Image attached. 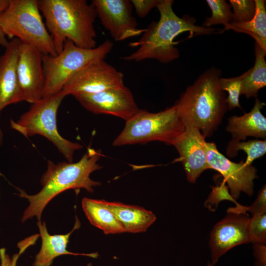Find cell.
Wrapping results in <instances>:
<instances>
[{
	"label": "cell",
	"instance_id": "26",
	"mask_svg": "<svg viewBox=\"0 0 266 266\" xmlns=\"http://www.w3.org/2000/svg\"><path fill=\"white\" fill-rule=\"evenodd\" d=\"M248 233L250 242L266 244V212L258 214L250 218Z\"/></svg>",
	"mask_w": 266,
	"mask_h": 266
},
{
	"label": "cell",
	"instance_id": "29",
	"mask_svg": "<svg viewBox=\"0 0 266 266\" xmlns=\"http://www.w3.org/2000/svg\"><path fill=\"white\" fill-rule=\"evenodd\" d=\"M249 212L253 216L266 212V187L265 185L260 190L256 200L249 206L240 205L229 208L228 213H244Z\"/></svg>",
	"mask_w": 266,
	"mask_h": 266
},
{
	"label": "cell",
	"instance_id": "6",
	"mask_svg": "<svg viewBox=\"0 0 266 266\" xmlns=\"http://www.w3.org/2000/svg\"><path fill=\"white\" fill-rule=\"evenodd\" d=\"M185 129L174 105L156 113L140 109L126 121L112 144L120 146L159 141L172 145Z\"/></svg>",
	"mask_w": 266,
	"mask_h": 266
},
{
	"label": "cell",
	"instance_id": "31",
	"mask_svg": "<svg viewBox=\"0 0 266 266\" xmlns=\"http://www.w3.org/2000/svg\"><path fill=\"white\" fill-rule=\"evenodd\" d=\"M254 244V253L256 259V266H266L265 244Z\"/></svg>",
	"mask_w": 266,
	"mask_h": 266
},
{
	"label": "cell",
	"instance_id": "4",
	"mask_svg": "<svg viewBox=\"0 0 266 266\" xmlns=\"http://www.w3.org/2000/svg\"><path fill=\"white\" fill-rule=\"evenodd\" d=\"M221 74L218 68L207 69L174 104L185 127L198 128L205 138L216 130L228 109L226 95L219 84Z\"/></svg>",
	"mask_w": 266,
	"mask_h": 266
},
{
	"label": "cell",
	"instance_id": "22",
	"mask_svg": "<svg viewBox=\"0 0 266 266\" xmlns=\"http://www.w3.org/2000/svg\"><path fill=\"white\" fill-rule=\"evenodd\" d=\"M256 11L253 18L246 22L230 23L228 30L247 34L266 52V0H255Z\"/></svg>",
	"mask_w": 266,
	"mask_h": 266
},
{
	"label": "cell",
	"instance_id": "17",
	"mask_svg": "<svg viewBox=\"0 0 266 266\" xmlns=\"http://www.w3.org/2000/svg\"><path fill=\"white\" fill-rule=\"evenodd\" d=\"M37 225L42 243L40 250L35 257L33 266H50L55 258L62 255L84 256L93 258L98 257L97 252L81 254L72 253L66 249L71 234L80 227V222L77 217L73 228L66 234H50L48 232L46 223L41 220L38 221Z\"/></svg>",
	"mask_w": 266,
	"mask_h": 266
},
{
	"label": "cell",
	"instance_id": "11",
	"mask_svg": "<svg viewBox=\"0 0 266 266\" xmlns=\"http://www.w3.org/2000/svg\"><path fill=\"white\" fill-rule=\"evenodd\" d=\"M73 96L92 113L112 115L126 121L140 110L132 92L125 85L94 94H80Z\"/></svg>",
	"mask_w": 266,
	"mask_h": 266
},
{
	"label": "cell",
	"instance_id": "30",
	"mask_svg": "<svg viewBox=\"0 0 266 266\" xmlns=\"http://www.w3.org/2000/svg\"><path fill=\"white\" fill-rule=\"evenodd\" d=\"M162 0H132L131 2L135 12L140 18L146 16L154 7H157Z\"/></svg>",
	"mask_w": 266,
	"mask_h": 266
},
{
	"label": "cell",
	"instance_id": "9",
	"mask_svg": "<svg viewBox=\"0 0 266 266\" xmlns=\"http://www.w3.org/2000/svg\"><path fill=\"white\" fill-rule=\"evenodd\" d=\"M124 85L123 73L104 59H100L92 62L74 74L61 92L66 97L94 94Z\"/></svg>",
	"mask_w": 266,
	"mask_h": 266
},
{
	"label": "cell",
	"instance_id": "27",
	"mask_svg": "<svg viewBox=\"0 0 266 266\" xmlns=\"http://www.w3.org/2000/svg\"><path fill=\"white\" fill-rule=\"evenodd\" d=\"M233 8L232 21L235 23L246 22L254 16L256 4L254 0H230Z\"/></svg>",
	"mask_w": 266,
	"mask_h": 266
},
{
	"label": "cell",
	"instance_id": "23",
	"mask_svg": "<svg viewBox=\"0 0 266 266\" xmlns=\"http://www.w3.org/2000/svg\"><path fill=\"white\" fill-rule=\"evenodd\" d=\"M239 150L244 151L247 155L245 163L251 165L255 159L266 154V141L256 139L248 141H236L231 140L227 147L226 154L230 157H234Z\"/></svg>",
	"mask_w": 266,
	"mask_h": 266
},
{
	"label": "cell",
	"instance_id": "36",
	"mask_svg": "<svg viewBox=\"0 0 266 266\" xmlns=\"http://www.w3.org/2000/svg\"><path fill=\"white\" fill-rule=\"evenodd\" d=\"M87 266H93V265L92 263H90L87 264Z\"/></svg>",
	"mask_w": 266,
	"mask_h": 266
},
{
	"label": "cell",
	"instance_id": "32",
	"mask_svg": "<svg viewBox=\"0 0 266 266\" xmlns=\"http://www.w3.org/2000/svg\"><path fill=\"white\" fill-rule=\"evenodd\" d=\"M8 42L6 35L0 28V46L5 47Z\"/></svg>",
	"mask_w": 266,
	"mask_h": 266
},
{
	"label": "cell",
	"instance_id": "28",
	"mask_svg": "<svg viewBox=\"0 0 266 266\" xmlns=\"http://www.w3.org/2000/svg\"><path fill=\"white\" fill-rule=\"evenodd\" d=\"M224 180L219 186L212 187V191L204 202V206L211 211H214L220 202L229 200L234 202L236 207L240 205L231 196L229 188Z\"/></svg>",
	"mask_w": 266,
	"mask_h": 266
},
{
	"label": "cell",
	"instance_id": "8",
	"mask_svg": "<svg viewBox=\"0 0 266 266\" xmlns=\"http://www.w3.org/2000/svg\"><path fill=\"white\" fill-rule=\"evenodd\" d=\"M66 96L61 91L32 104L17 121L10 120L11 127L26 137L40 134L51 141L68 162H72L75 151L82 148L79 143L62 136L57 125L58 108Z\"/></svg>",
	"mask_w": 266,
	"mask_h": 266
},
{
	"label": "cell",
	"instance_id": "25",
	"mask_svg": "<svg viewBox=\"0 0 266 266\" xmlns=\"http://www.w3.org/2000/svg\"><path fill=\"white\" fill-rule=\"evenodd\" d=\"M244 75V73L234 77L219 78V84L221 89L228 93L226 101L228 109L229 110L234 109L235 107L242 109L239 102V98L241 95V81Z\"/></svg>",
	"mask_w": 266,
	"mask_h": 266
},
{
	"label": "cell",
	"instance_id": "1",
	"mask_svg": "<svg viewBox=\"0 0 266 266\" xmlns=\"http://www.w3.org/2000/svg\"><path fill=\"white\" fill-rule=\"evenodd\" d=\"M101 156L100 152L88 148L79 161L76 163L47 161V168L40 179L41 190L37 194L30 195L17 188L18 196L27 199L29 205L25 209L21 221L24 222L36 216L40 221L42 212L47 204L56 196L69 189H84L94 192V188L101 185L91 179L90 174L100 169L98 162Z\"/></svg>",
	"mask_w": 266,
	"mask_h": 266
},
{
	"label": "cell",
	"instance_id": "20",
	"mask_svg": "<svg viewBox=\"0 0 266 266\" xmlns=\"http://www.w3.org/2000/svg\"><path fill=\"white\" fill-rule=\"evenodd\" d=\"M82 207L90 223L102 230L105 234L126 233L121 223L100 200L84 198Z\"/></svg>",
	"mask_w": 266,
	"mask_h": 266
},
{
	"label": "cell",
	"instance_id": "13",
	"mask_svg": "<svg viewBox=\"0 0 266 266\" xmlns=\"http://www.w3.org/2000/svg\"><path fill=\"white\" fill-rule=\"evenodd\" d=\"M17 73L23 100L32 104L40 100L45 83L41 52L33 46L21 42Z\"/></svg>",
	"mask_w": 266,
	"mask_h": 266
},
{
	"label": "cell",
	"instance_id": "7",
	"mask_svg": "<svg viewBox=\"0 0 266 266\" xmlns=\"http://www.w3.org/2000/svg\"><path fill=\"white\" fill-rule=\"evenodd\" d=\"M112 48L110 40L95 48L86 49L66 40L62 50L56 56L42 54L45 80L42 98L60 92L71 77L92 62L104 59Z\"/></svg>",
	"mask_w": 266,
	"mask_h": 266
},
{
	"label": "cell",
	"instance_id": "18",
	"mask_svg": "<svg viewBox=\"0 0 266 266\" xmlns=\"http://www.w3.org/2000/svg\"><path fill=\"white\" fill-rule=\"evenodd\" d=\"M265 105L256 98L254 106L250 112L228 119L226 129L232 134L233 140H245L247 136L266 138V118L261 112Z\"/></svg>",
	"mask_w": 266,
	"mask_h": 266
},
{
	"label": "cell",
	"instance_id": "10",
	"mask_svg": "<svg viewBox=\"0 0 266 266\" xmlns=\"http://www.w3.org/2000/svg\"><path fill=\"white\" fill-rule=\"evenodd\" d=\"M207 160L210 169L218 171L228 184L230 194L234 200L243 192L249 196L254 193V180L258 178L257 169L243 160L234 163L227 158L218 150L214 142L205 143Z\"/></svg>",
	"mask_w": 266,
	"mask_h": 266
},
{
	"label": "cell",
	"instance_id": "35",
	"mask_svg": "<svg viewBox=\"0 0 266 266\" xmlns=\"http://www.w3.org/2000/svg\"><path fill=\"white\" fill-rule=\"evenodd\" d=\"M207 266H213L211 264V263H210V262H208L207 264Z\"/></svg>",
	"mask_w": 266,
	"mask_h": 266
},
{
	"label": "cell",
	"instance_id": "2",
	"mask_svg": "<svg viewBox=\"0 0 266 266\" xmlns=\"http://www.w3.org/2000/svg\"><path fill=\"white\" fill-rule=\"evenodd\" d=\"M172 0H162L157 8L160 12L158 21L152 22L136 42L131 43V46L138 47L137 49L129 56L122 57L126 60L140 62L147 59H155L166 64L179 57L177 42L174 38L186 32L190 33L189 37L197 35L210 34L218 29L205 28L195 24L193 17H178L174 12Z\"/></svg>",
	"mask_w": 266,
	"mask_h": 266
},
{
	"label": "cell",
	"instance_id": "5",
	"mask_svg": "<svg viewBox=\"0 0 266 266\" xmlns=\"http://www.w3.org/2000/svg\"><path fill=\"white\" fill-rule=\"evenodd\" d=\"M0 28L6 37L33 46L42 54H57L37 0H10L0 16Z\"/></svg>",
	"mask_w": 266,
	"mask_h": 266
},
{
	"label": "cell",
	"instance_id": "19",
	"mask_svg": "<svg viewBox=\"0 0 266 266\" xmlns=\"http://www.w3.org/2000/svg\"><path fill=\"white\" fill-rule=\"evenodd\" d=\"M100 200L114 215L124 227L126 233L144 232L156 220L153 212L142 207L117 201Z\"/></svg>",
	"mask_w": 266,
	"mask_h": 266
},
{
	"label": "cell",
	"instance_id": "34",
	"mask_svg": "<svg viewBox=\"0 0 266 266\" xmlns=\"http://www.w3.org/2000/svg\"><path fill=\"white\" fill-rule=\"evenodd\" d=\"M2 140H3V133L1 130V128L0 127V144L2 143Z\"/></svg>",
	"mask_w": 266,
	"mask_h": 266
},
{
	"label": "cell",
	"instance_id": "16",
	"mask_svg": "<svg viewBox=\"0 0 266 266\" xmlns=\"http://www.w3.org/2000/svg\"><path fill=\"white\" fill-rule=\"evenodd\" d=\"M21 41H9L0 56V113L6 106L23 101L17 73V63Z\"/></svg>",
	"mask_w": 266,
	"mask_h": 266
},
{
	"label": "cell",
	"instance_id": "21",
	"mask_svg": "<svg viewBox=\"0 0 266 266\" xmlns=\"http://www.w3.org/2000/svg\"><path fill=\"white\" fill-rule=\"evenodd\" d=\"M255 61L253 67L244 73L241 81L240 94L247 98L258 97V91L266 86V52L255 43Z\"/></svg>",
	"mask_w": 266,
	"mask_h": 266
},
{
	"label": "cell",
	"instance_id": "24",
	"mask_svg": "<svg viewBox=\"0 0 266 266\" xmlns=\"http://www.w3.org/2000/svg\"><path fill=\"white\" fill-rule=\"evenodd\" d=\"M210 7L212 15L210 17H206L202 24L205 28L222 24L224 26V30H228V27L233 19V12L231 5L224 0H206Z\"/></svg>",
	"mask_w": 266,
	"mask_h": 266
},
{
	"label": "cell",
	"instance_id": "14",
	"mask_svg": "<svg viewBox=\"0 0 266 266\" xmlns=\"http://www.w3.org/2000/svg\"><path fill=\"white\" fill-rule=\"evenodd\" d=\"M246 213H228L225 218L214 226L209 238L213 266L230 249L250 242L248 233L250 219Z\"/></svg>",
	"mask_w": 266,
	"mask_h": 266
},
{
	"label": "cell",
	"instance_id": "3",
	"mask_svg": "<svg viewBox=\"0 0 266 266\" xmlns=\"http://www.w3.org/2000/svg\"><path fill=\"white\" fill-rule=\"evenodd\" d=\"M40 12L57 53L66 40L76 46L92 49L96 46L95 6L86 0H39Z\"/></svg>",
	"mask_w": 266,
	"mask_h": 266
},
{
	"label": "cell",
	"instance_id": "15",
	"mask_svg": "<svg viewBox=\"0 0 266 266\" xmlns=\"http://www.w3.org/2000/svg\"><path fill=\"white\" fill-rule=\"evenodd\" d=\"M205 137L199 129L186 126L173 145L179 157L175 161L182 163L188 181L194 183L205 170L210 169L205 148Z\"/></svg>",
	"mask_w": 266,
	"mask_h": 266
},
{
	"label": "cell",
	"instance_id": "12",
	"mask_svg": "<svg viewBox=\"0 0 266 266\" xmlns=\"http://www.w3.org/2000/svg\"><path fill=\"white\" fill-rule=\"evenodd\" d=\"M97 17L111 36L117 41L142 34L133 16V5L129 0H93Z\"/></svg>",
	"mask_w": 266,
	"mask_h": 266
},
{
	"label": "cell",
	"instance_id": "33",
	"mask_svg": "<svg viewBox=\"0 0 266 266\" xmlns=\"http://www.w3.org/2000/svg\"><path fill=\"white\" fill-rule=\"evenodd\" d=\"M10 3V0H0V16L7 8Z\"/></svg>",
	"mask_w": 266,
	"mask_h": 266
}]
</instances>
